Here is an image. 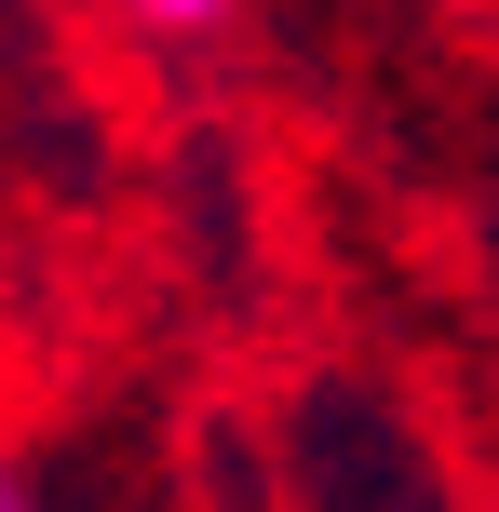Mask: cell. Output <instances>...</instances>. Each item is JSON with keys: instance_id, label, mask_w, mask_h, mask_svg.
<instances>
[{"instance_id": "obj_1", "label": "cell", "mask_w": 499, "mask_h": 512, "mask_svg": "<svg viewBox=\"0 0 499 512\" xmlns=\"http://www.w3.org/2000/svg\"><path fill=\"white\" fill-rule=\"evenodd\" d=\"M135 14H149V27H216L230 0H135Z\"/></svg>"}, {"instance_id": "obj_2", "label": "cell", "mask_w": 499, "mask_h": 512, "mask_svg": "<svg viewBox=\"0 0 499 512\" xmlns=\"http://www.w3.org/2000/svg\"><path fill=\"white\" fill-rule=\"evenodd\" d=\"M0 512H27V486H14V459H0Z\"/></svg>"}]
</instances>
